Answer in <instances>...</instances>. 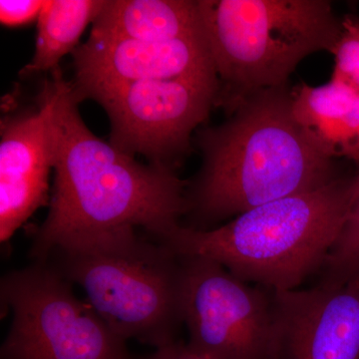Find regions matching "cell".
I'll use <instances>...</instances> for the list:
<instances>
[{
  "label": "cell",
  "instance_id": "obj_1",
  "mask_svg": "<svg viewBox=\"0 0 359 359\" xmlns=\"http://www.w3.org/2000/svg\"><path fill=\"white\" fill-rule=\"evenodd\" d=\"M42 88L50 101L53 194L30 256L43 263L75 238L141 226L157 238L188 212L186 183L174 170L142 165L90 131L61 69Z\"/></svg>",
  "mask_w": 359,
  "mask_h": 359
},
{
  "label": "cell",
  "instance_id": "obj_2",
  "mask_svg": "<svg viewBox=\"0 0 359 359\" xmlns=\"http://www.w3.org/2000/svg\"><path fill=\"white\" fill-rule=\"evenodd\" d=\"M198 145L204 162L187 200L201 226L313 192L344 174L295 121L287 84L248 97L228 121L202 130Z\"/></svg>",
  "mask_w": 359,
  "mask_h": 359
},
{
  "label": "cell",
  "instance_id": "obj_3",
  "mask_svg": "<svg viewBox=\"0 0 359 359\" xmlns=\"http://www.w3.org/2000/svg\"><path fill=\"white\" fill-rule=\"evenodd\" d=\"M358 197L359 168L318 190L249 210L218 229L178 224L153 240L177 256L217 262L245 282L295 290L323 269Z\"/></svg>",
  "mask_w": 359,
  "mask_h": 359
},
{
  "label": "cell",
  "instance_id": "obj_4",
  "mask_svg": "<svg viewBox=\"0 0 359 359\" xmlns=\"http://www.w3.org/2000/svg\"><path fill=\"white\" fill-rule=\"evenodd\" d=\"M84 290L87 302L123 339L159 348L184 325L179 256L133 226L75 238L43 262Z\"/></svg>",
  "mask_w": 359,
  "mask_h": 359
},
{
  "label": "cell",
  "instance_id": "obj_5",
  "mask_svg": "<svg viewBox=\"0 0 359 359\" xmlns=\"http://www.w3.org/2000/svg\"><path fill=\"white\" fill-rule=\"evenodd\" d=\"M219 82L216 106L233 114L261 90L287 84L306 56L334 53L342 30L327 0H199Z\"/></svg>",
  "mask_w": 359,
  "mask_h": 359
},
{
  "label": "cell",
  "instance_id": "obj_6",
  "mask_svg": "<svg viewBox=\"0 0 359 359\" xmlns=\"http://www.w3.org/2000/svg\"><path fill=\"white\" fill-rule=\"evenodd\" d=\"M0 295L13 316L0 359H134L127 340L48 264L7 273Z\"/></svg>",
  "mask_w": 359,
  "mask_h": 359
},
{
  "label": "cell",
  "instance_id": "obj_7",
  "mask_svg": "<svg viewBox=\"0 0 359 359\" xmlns=\"http://www.w3.org/2000/svg\"><path fill=\"white\" fill-rule=\"evenodd\" d=\"M188 344L212 359H280L282 332L273 290L248 285L224 266L180 257Z\"/></svg>",
  "mask_w": 359,
  "mask_h": 359
},
{
  "label": "cell",
  "instance_id": "obj_8",
  "mask_svg": "<svg viewBox=\"0 0 359 359\" xmlns=\"http://www.w3.org/2000/svg\"><path fill=\"white\" fill-rule=\"evenodd\" d=\"M218 92V84L172 78L117 85L89 99L107 113L114 147L174 170L190 148L191 135L216 106Z\"/></svg>",
  "mask_w": 359,
  "mask_h": 359
},
{
  "label": "cell",
  "instance_id": "obj_9",
  "mask_svg": "<svg viewBox=\"0 0 359 359\" xmlns=\"http://www.w3.org/2000/svg\"><path fill=\"white\" fill-rule=\"evenodd\" d=\"M78 101L96 92L150 79L198 80L218 84L205 33L198 36L148 42L93 34L73 52Z\"/></svg>",
  "mask_w": 359,
  "mask_h": 359
},
{
  "label": "cell",
  "instance_id": "obj_10",
  "mask_svg": "<svg viewBox=\"0 0 359 359\" xmlns=\"http://www.w3.org/2000/svg\"><path fill=\"white\" fill-rule=\"evenodd\" d=\"M273 295L280 359H359V278Z\"/></svg>",
  "mask_w": 359,
  "mask_h": 359
},
{
  "label": "cell",
  "instance_id": "obj_11",
  "mask_svg": "<svg viewBox=\"0 0 359 359\" xmlns=\"http://www.w3.org/2000/svg\"><path fill=\"white\" fill-rule=\"evenodd\" d=\"M53 169L51 106L43 88L36 109L1 122L0 240L7 242L47 201Z\"/></svg>",
  "mask_w": 359,
  "mask_h": 359
},
{
  "label": "cell",
  "instance_id": "obj_12",
  "mask_svg": "<svg viewBox=\"0 0 359 359\" xmlns=\"http://www.w3.org/2000/svg\"><path fill=\"white\" fill-rule=\"evenodd\" d=\"M295 121L318 151L330 159L359 167V91L330 79L321 86L292 88Z\"/></svg>",
  "mask_w": 359,
  "mask_h": 359
},
{
  "label": "cell",
  "instance_id": "obj_13",
  "mask_svg": "<svg viewBox=\"0 0 359 359\" xmlns=\"http://www.w3.org/2000/svg\"><path fill=\"white\" fill-rule=\"evenodd\" d=\"M93 34L163 42L204 34L198 1L112 0L94 21Z\"/></svg>",
  "mask_w": 359,
  "mask_h": 359
},
{
  "label": "cell",
  "instance_id": "obj_14",
  "mask_svg": "<svg viewBox=\"0 0 359 359\" xmlns=\"http://www.w3.org/2000/svg\"><path fill=\"white\" fill-rule=\"evenodd\" d=\"M103 0H48L37 20L35 51L22 76L60 69L66 54L76 50L82 33L102 11Z\"/></svg>",
  "mask_w": 359,
  "mask_h": 359
},
{
  "label": "cell",
  "instance_id": "obj_15",
  "mask_svg": "<svg viewBox=\"0 0 359 359\" xmlns=\"http://www.w3.org/2000/svg\"><path fill=\"white\" fill-rule=\"evenodd\" d=\"M359 278V197L321 269V283L337 285Z\"/></svg>",
  "mask_w": 359,
  "mask_h": 359
},
{
  "label": "cell",
  "instance_id": "obj_16",
  "mask_svg": "<svg viewBox=\"0 0 359 359\" xmlns=\"http://www.w3.org/2000/svg\"><path fill=\"white\" fill-rule=\"evenodd\" d=\"M334 51V69L332 79L344 82L359 91V18L346 14Z\"/></svg>",
  "mask_w": 359,
  "mask_h": 359
},
{
  "label": "cell",
  "instance_id": "obj_17",
  "mask_svg": "<svg viewBox=\"0 0 359 359\" xmlns=\"http://www.w3.org/2000/svg\"><path fill=\"white\" fill-rule=\"evenodd\" d=\"M43 4L40 0H1L0 22L8 27L29 25L39 20Z\"/></svg>",
  "mask_w": 359,
  "mask_h": 359
},
{
  "label": "cell",
  "instance_id": "obj_18",
  "mask_svg": "<svg viewBox=\"0 0 359 359\" xmlns=\"http://www.w3.org/2000/svg\"><path fill=\"white\" fill-rule=\"evenodd\" d=\"M147 359H212L210 356L194 348L189 344L174 341L159 348H156L154 353Z\"/></svg>",
  "mask_w": 359,
  "mask_h": 359
}]
</instances>
